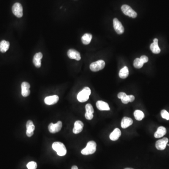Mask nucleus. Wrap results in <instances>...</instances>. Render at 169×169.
<instances>
[{"instance_id":"5","label":"nucleus","mask_w":169,"mask_h":169,"mask_svg":"<svg viewBox=\"0 0 169 169\" xmlns=\"http://www.w3.org/2000/svg\"><path fill=\"white\" fill-rule=\"evenodd\" d=\"M121 10L123 13L127 16L132 18H135L137 16V14L135 10L132 9L129 6L127 5H123L121 7Z\"/></svg>"},{"instance_id":"33","label":"nucleus","mask_w":169,"mask_h":169,"mask_svg":"<svg viewBox=\"0 0 169 169\" xmlns=\"http://www.w3.org/2000/svg\"><path fill=\"white\" fill-rule=\"evenodd\" d=\"M72 169H78V168L77 166L74 165L72 167Z\"/></svg>"},{"instance_id":"32","label":"nucleus","mask_w":169,"mask_h":169,"mask_svg":"<svg viewBox=\"0 0 169 169\" xmlns=\"http://www.w3.org/2000/svg\"><path fill=\"white\" fill-rule=\"evenodd\" d=\"M126 95H127V94H126V93H124V92H120L118 94V97L119 99H122L124 97H126Z\"/></svg>"},{"instance_id":"23","label":"nucleus","mask_w":169,"mask_h":169,"mask_svg":"<svg viewBox=\"0 0 169 169\" xmlns=\"http://www.w3.org/2000/svg\"><path fill=\"white\" fill-rule=\"evenodd\" d=\"M92 35L91 34H85L82 37V42L85 45H88L91 42Z\"/></svg>"},{"instance_id":"2","label":"nucleus","mask_w":169,"mask_h":169,"mask_svg":"<svg viewBox=\"0 0 169 169\" xmlns=\"http://www.w3.org/2000/svg\"><path fill=\"white\" fill-rule=\"evenodd\" d=\"M53 149L56 151L58 156H65L67 153L66 147L65 145L61 142H55L52 144Z\"/></svg>"},{"instance_id":"30","label":"nucleus","mask_w":169,"mask_h":169,"mask_svg":"<svg viewBox=\"0 0 169 169\" xmlns=\"http://www.w3.org/2000/svg\"><path fill=\"white\" fill-rule=\"evenodd\" d=\"M140 59L141 62L143 63V64L147 63V62H148V61H149V58H148V57H147V56H141V57H140Z\"/></svg>"},{"instance_id":"9","label":"nucleus","mask_w":169,"mask_h":169,"mask_svg":"<svg viewBox=\"0 0 169 169\" xmlns=\"http://www.w3.org/2000/svg\"><path fill=\"white\" fill-rule=\"evenodd\" d=\"M168 141H169V140L167 138H164L160 139L156 142V148L158 150H164L166 147Z\"/></svg>"},{"instance_id":"11","label":"nucleus","mask_w":169,"mask_h":169,"mask_svg":"<svg viewBox=\"0 0 169 169\" xmlns=\"http://www.w3.org/2000/svg\"><path fill=\"white\" fill-rule=\"evenodd\" d=\"M68 57L72 59L80 61L81 59L80 54L75 49H70L67 52Z\"/></svg>"},{"instance_id":"7","label":"nucleus","mask_w":169,"mask_h":169,"mask_svg":"<svg viewBox=\"0 0 169 169\" xmlns=\"http://www.w3.org/2000/svg\"><path fill=\"white\" fill-rule=\"evenodd\" d=\"M62 127V122L59 121L56 124L50 123L48 127L49 132L52 133H55L59 132Z\"/></svg>"},{"instance_id":"15","label":"nucleus","mask_w":169,"mask_h":169,"mask_svg":"<svg viewBox=\"0 0 169 169\" xmlns=\"http://www.w3.org/2000/svg\"><path fill=\"white\" fill-rule=\"evenodd\" d=\"M43 57L42 54L41 52L36 53L33 58V63L35 67L37 68L40 67L42 65L41 59Z\"/></svg>"},{"instance_id":"35","label":"nucleus","mask_w":169,"mask_h":169,"mask_svg":"<svg viewBox=\"0 0 169 169\" xmlns=\"http://www.w3.org/2000/svg\"><path fill=\"white\" fill-rule=\"evenodd\" d=\"M167 145H168V146H169V144H167Z\"/></svg>"},{"instance_id":"1","label":"nucleus","mask_w":169,"mask_h":169,"mask_svg":"<svg viewBox=\"0 0 169 169\" xmlns=\"http://www.w3.org/2000/svg\"><path fill=\"white\" fill-rule=\"evenodd\" d=\"M97 150V143L94 141H90L87 143L85 149L81 150V154L83 155H91L94 153Z\"/></svg>"},{"instance_id":"19","label":"nucleus","mask_w":169,"mask_h":169,"mask_svg":"<svg viewBox=\"0 0 169 169\" xmlns=\"http://www.w3.org/2000/svg\"><path fill=\"white\" fill-rule=\"evenodd\" d=\"M121 132L119 128H116L110 135V138L111 140L116 141L118 140L119 138L121 136Z\"/></svg>"},{"instance_id":"12","label":"nucleus","mask_w":169,"mask_h":169,"mask_svg":"<svg viewBox=\"0 0 169 169\" xmlns=\"http://www.w3.org/2000/svg\"><path fill=\"white\" fill-rule=\"evenodd\" d=\"M59 100V97L56 95L46 97L44 99V102L47 105H51L56 104Z\"/></svg>"},{"instance_id":"3","label":"nucleus","mask_w":169,"mask_h":169,"mask_svg":"<svg viewBox=\"0 0 169 169\" xmlns=\"http://www.w3.org/2000/svg\"><path fill=\"white\" fill-rule=\"evenodd\" d=\"M91 91L89 87H84L82 91L78 93L77 99L80 102H84L89 100V97L91 94Z\"/></svg>"},{"instance_id":"10","label":"nucleus","mask_w":169,"mask_h":169,"mask_svg":"<svg viewBox=\"0 0 169 169\" xmlns=\"http://www.w3.org/2000/svg\"><path fill=\"white\" fill-rule=\"evenodd\" d=\"M30 85L27 82H23L21 84V94L23 97H27L30 95Z\"/></svg>"},{"instance_id":"6","label":"nucleus","mask_w":169,"mask_h":169,"mask_svg":"<svg viewBox=\"0 0 169 169\" xmlns=\"http://www.w3.org/2000/svg\"><path fill=\"white\" fill-rule=\"evenodd\" d=\"M12 10L13 13L14 14L15 16H16L18 18H20L22 17L23 15V7L22 6L20 3H18V2L15 3L13 5Z\"/></svg>"},{"instance_id":"14","label":"nucleus","mask_w":169,"mask_h":169,"mask_svg":"<svg viewBox=\"0 0 169 169\" xmlns=\"http://www.w3.org/2000/svg\"><path fill=\"white\" fill-rule=\"evenodd\" d=\"M84 124L83 122L80 120L76 121L74 123V127L73 129V132L75 134H78L83 130Z\"/></svg>"},{"instance_id":"18","label":"nucleus","mask_w":169,"mask_h":169,"mask_svg":"<svg viewBox=\"0 0 169 169\" xmlns=\"http://www.w3.org/2000/svg\"><path fill=\"white\" fill-rule=\"evenodd\" d=\"M132 123H133V120L132 119L125 116L122 119L121 121V127L122 128L125 129L131 126Z\"/></svg>"},{"instance_id":"27","label":"nucleus","mask_w":169,"mask_h":169,"mask_svg":"<svg viewBox=\"0 0 169 169\" xmlns=\"http://www.w3.org/2000/svg\"><path fill=\"white\" fill-rule=\"evenodd\" d=\"M86 113L89 114H92L94 113V110L91 104H87L86 105Z\"/></svg>"},{"instance_id":"25","label":"nucleus","mask_w":169,"mask_h":169,"mask_svg":"<svg viewBox=\"0 0 169 169\" xmlns=\"http://www.w3.org/2000/svg\"><path fill=\"white\" fill-rule=\"evenodd\" d=\"M135 99V97L132 95H126V97H124L123 98L121 99L122 102L124 104H127L129 102H133Z\"/></svg>"},{"instance_id":"26","label":"nucleus","mask_w":169,"mask_h":169,"mask_svg":"<svg viewBox=\"0 0 169 169\" xmlns=\"http://www.w3.org/2000/svg\"><path fill=\"white\" fill-rule=\"evenodd\" d=\"M144 64L141 62L140 58H136L134 61L133 65L137 69H140L143 66Z\"/></svg>"},{"instance_id":"8","label":"nucleus","mask_w":169,"mask_h":169,"mask_svg":"<svg viewBox=\"0 0 169 169\" xmlns=\"http://www.w3.org/2000/svg\"><path fill=\"white\" fill-rule=\"evenodd\" d=\"M113 26L115 30L119 34H121L124 32V28L119 20L116 18H114L113 20Z\"/></svg>"},{"instance_id":"13","label":"nucleus","mask_w":169,"mask_h":169,"mask_svg":"<svg viewBox=\"0 0 169 169\" xmlns=\"http://www.w3.org/2000/svg\"><path fill=\"white\" fill-rule=\"evenodd\" d=\"M26 135L29 137L32 136L34 135V131L35 129V126L33 123V121L28 120L26 123Z\"/></svg>"},{"instance_id":"20","label":"nucleus","mask_w":169,"mask_h":169,"mask_svg":"<svg viewBox=\"0 0 169 169\" xmlns=\"http://www.w3.org/2000/svg\"><path fill=\"white\" fill-rule=\"evenodd\" d=\"M167 132L165 128L164 127H160L158 128L157 132L154 134V136L156 138H160L164 136Z\"/></svg>"},{"instance_id":"4","label":"nucleus","mask_w":169,"mask_h":169,"mask_svg":"<svg viewBox=\"0 0 169 169\" xmlns=\"http://www.w3.org/2000/svg\"><path fill=\"white\" fill-rule=\"evenodd\" d=\"M105 66L104 61L100 60L97 62H94L90 65V69L93 72H96L103 69Z\"/></svg>"},{"instance_id":"28","label":"nucleus","mask_w":169,"mask_h":169,"mask_svg":"<svg viewBox=\"0 0 169 169\" xmlns=\"http://www.w3.org/2000/svg\"><path fill=\"white\" fill-rule=\"evenodd\" d=\"M27 167L28 169H36L37 168V163L34 161L30 162L27 164Z\"/></svg>"},{"instance_id":"29","label":"nucleus","mask_w":169,"mask_h":169,"mask_svg":"<svg viewBox=\"0 0 169 169\" xmlns=\"http://www.w3.org/2000/svg\"><path fill=\"white\" fill-rule=\"evenodd\" d=\"M161 115L163 119L169 120V113L166 110H162L161 112Z\"/></svg>"},{"instance_id":"34","label":"nucleus","mask_w":169,"mask_h":169,"mask_svg":"<svg viewBox=\"0 0 169 169\" xmlns=\"http://www.w3.org/2000/svg\"><path fill=\"white\" fill-rule=\"evenodd\" d=\"M132 169V168H125V169Z\"/></svg>"},{"instance_id":"16","label":"nucleus","mask_w":169,"mask_h":169,"mask_svg":"<svg viewBox=\"0 0 169 169\" xmlns=\"http://www.w3.org/2000/svg\"><path fill=\"white\" fill-rule=\"evenodd\" d=\"M97 109L100 110H110V108L109 104L102 101H98L96 103Z\"/></svg>"},{"instance_id":"24","label":"nucleus","mask_w":169,"mask_h":169,"mask_svg":"<svg viewBox=\"0 0 169 169\" xmlns=\"http://www.w3.org/2000/svg\"><path fill=\"white\" fill-rule=\"evenodd\" d=\"M134 116L135 119L138 121H141L144 118V114L143 112L140 110H136L134 112Z\"/></svg>"},{"instance_id":"31","label":"nucleus","mask_w":169,"mask_h":169,"mask_svg":"<svg viewBox=\"0 0 169 169\" xmlns=\"http://www.w3.org/2000/svg\"><path fill=\"white\" fill-rule=\"evenodd\" d=\"M85 118L87 120H91L94 117V115L92 114H89V113H85Z\"/></svg>"},{"instance_id":"17","label":"nucleus","mask_w":169,"mask_h":169,"mask_svg":"<svg viewBox=\"0 0 169 169\" xmlns=\"http://www.w3.org/2000/svg\"><path fill=\"white\" fill-rule=\"evenodd\" d=\"M158 40L157 39H154L153 43L150 45V49L154 54H159L160 53L161 50L159 48L158 44Z\"/></svg>"},{"instance_id":"22","label":"nucleus","mask_w":169,"mask_h":169,"mask_svg":"<svg viewBox=\"0 0 169 169\" xmlns=\"http://www.w3.org/2000/svg\"><path fill=\"white\" fill-rule=\"evenodd\" d=\"M128 75H129V70L127 66H124V67L120 70L119 72V76L120 78L123 79L127 78L128 76Z\"/></svg>"},{"instance_id":"21","label":"nucleus","mask_w":169,"mask_h":169,"mask_svg":"<svg viewBox=\"0 0 169 169\" xmlns=\"http://www.w3.org/2000/svg\"><path fill=\"white\" fill-rule=\"evenodd\" d=\"M9 48V42L5 40H2L0 42V52L2 53H5L8 50Z\"/></svg>"}]
</instances>
